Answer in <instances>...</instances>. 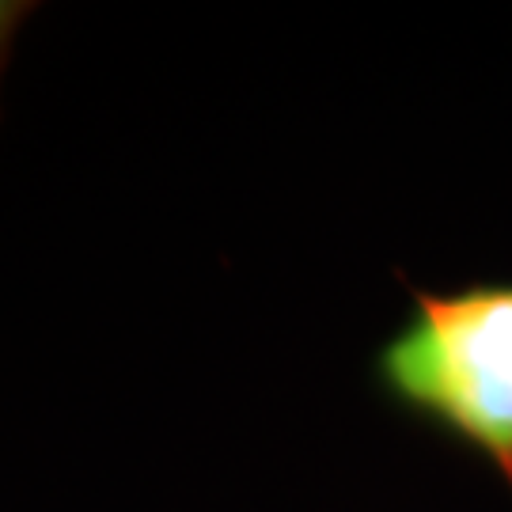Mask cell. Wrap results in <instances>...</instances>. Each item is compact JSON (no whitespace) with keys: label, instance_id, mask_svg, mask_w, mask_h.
<instances>
[{"label":"cell","instance_id":"1","mask_svg":"<svg viewBox=\"0 0 512 512\" xmlns=\"http://www.w3.org/2000/svg\"><path fill=\"white\" fill-rule=\"evenodd\" d=\"M391 410L494 467L512 494V281L410 285V315L372 357Z\"/></svg>","mask_w":512,"mask_h":512},{"label":"cell","instance_id":"2","mask_svg":"<svg viewBox=\"0 0 512 512\" xmlns=\"http://www.w3.org/2000/svg\"><path fill=\"white\" fill-rule=\"evenodd\" d=\"M31 8L27 4H8V0H0V65H4V54H8V42L16 35L19 19L27 16Z\"/></svg>","mask_w":512,"mask_h":512}]
</instances>
